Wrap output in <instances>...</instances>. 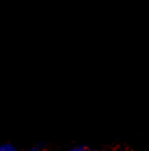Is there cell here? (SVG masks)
Listing matches in <instances>:
<instances>
[{"mask_svg":"<svg viewBox=\"0 0 149 151\" xmlns=\"http://www.w3.org/2000/svg\"><path fill=\"white\" fill-rule=\"evenodd\" d=\"M72 151H87L85 149V148H83V147H78V148H75L74 150H72Z\"/></svg>","mask_w":149,"mask_h":151,"instance_id":"obj_2","label":"cell"},{"mask_svg":"<svg viewBox=\"0 0 149 151\" xmlns=\"http://www.w3.org/2000/svg\"><path fill=\"white\" fill-rule=\"evenodd\" d=\"M28 151H39V149H38V148H32V149H30Z\"/></svg>","mask_w":149,"mask_h":151,"instance_id":"obj_3","label":"cell"},{"mask_svg":"<svg viewBox=\"0 0 149 151\" xmlns=\"http://www.w3.org/2000/svg\"><path fill=\"white\" fill-rule=\"evenodd\" d=\"M0 151H17V149L10 144H5V145L0 147Z\"/></svg>","mask_w":149,"mask_h":151,"instance_id":"obj_1","label":"cell"}]
</instances>
